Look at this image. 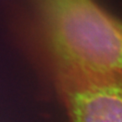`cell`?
Wrapping results in <instances>:
<instances>
[{
  "mask_svg": "<svg viewBox=\"0 0 122 122\" xmlns=\"http://www.w3.org/2000/svg\"><path fill=\"white\" fill-rule=\"evenodd\" d=\"M54 66L122 72V20L96 0H29Z\"/></svg>",
  "mask_w": 122,
  "mask_h": 122,
  "instance_id": "6da1fadb",
  "label": "cell"
},
{
  "mask_svg": "<svg viewBox=\"0 0 122 122\" xmlns=\"http://www.w3.org/2000/svg\"><path fill=\"white\" fill-rule=\"evenodd\" d=\"M71 122H122V72L54 66Z\"/></svg>",
  "mask_w": 122,
  "mask_h": 122,
  "instance_id": "7a4b0ae2",
  "label": "cell"
}]
</instances>
